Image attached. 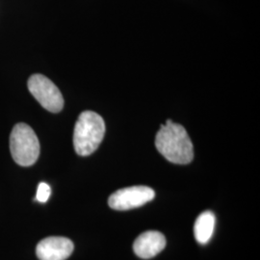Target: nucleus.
<instances>
[{"mask_svg": "<svg viewBox=\"0 0 260 260\" xmlns=\"http://www.w3.org/2000/svg\"><path fill=\"white\" fill-rule=\"evenodd\" d=\"M155 197L154 191L148 186H132L113 193L108 200L112 209L124 211L148 204Z\"/></svg>", "mask_w": 260, "mask_h": 260, "instance_id": "5", "label": "nucleus"}, {"mask_svg": "<svg viewBox=\"0 0 260 260\" xmlns=\"http://www.w3.org/2000/svg\"><path fill=\"white\" fill-rule=\"evenodd\" d=\"M166 247V238L159 232L149 231L141 234L133 244L134 252L143 259H150Z\"/></svg>", "mask_w": 260, "mask_h": 260, "instance_id": "7", "label": "nucleus"}, {"mask_svg": "<svg viewBox=\"0 0 260 260\" xmlns=\"http://www.w3.org/2000/svg\"><path fill=\"white\" fill-rule=\"evenodd\" d=\"M105 123L103 118L93 111H84L78 117L74 132V146L80 156L94 152L103 142Z\"/></svg>", "mask_w": 260, "mask_h": 260, "instance_id": "2", "label": "nucleus"}, {"mask_svg": "<svg viewBox=\"0 0 260 260\" xmlns=\"http://www.w3.org/2000/svg\"><path fill=\"white\" fill-rule=\"evenodd\" d=\"M75 249L74 243L66 237L51 236L39 242L36 253L40 260H66Z\"/></svg>", "mask_w": 260, "mask_h": 260, "instance_id": "6", "label": "nucleus"}, {"mask_svg": "<svg viewBox=\"0 0 260 260\" xmlns=\"http://www.w3.org/2000/svg\"><path fill=\"white\" fill-rule=\"evenodd\" d=\"M155 147L168 161L185 165L194 158V148L185 128L168 120L162 124L155 137Z\"/></svg>", "mask_w": 260, "mask_h": 260, "instance_id": "1", "label": "nucleus"}, {"mask_svg": "<svg viewBox=\"0 0 260 260\" xmlns=\"http://www.w3.org/2000/svg\"><path fill=\"white\" fill-rule=\"evenodd\" d=\"M51 194V189L50 186L48 185L46 182H41L38 186L37 195H36V200L39 203L45 204L47 203Z\"/></svg>", "mask_w": 260, "mask_h": 260, "instance_id": "9", "label": "nucleus"}, {"mask_svg": "<svg viewBox=\"0 0 260 260\" xmlns=\"http://www.w3.org/2000/svg\"><path fill=\"white\" fill-rule=\"evenodd\" d=\"M10 149L14 161L19 166L35 164L40 155V142L34 130L23 122L16 124L10 136Z\"/></svg>", "mask_w": 260, "mask_h": 260, "instance_id": "3", "label": "nucleus"}, {"mask_svg": "<svg viewBox=\"0 0 260 260\" xmlns=\"http://www.w3.org/2000/svg\"><path fill=\"white\" fill-rule=\"evenodd\" d=\"M215 215L210 211L201 214L196 220L194 234L197 241L205 245L211 239L215 228Z\"/></svg>", "mask_w": 260, "mask_h": 260, "instance_id": "8", "label": "nucleus"}, {"mask_svg": "<svg viewBox=\"0 0 260 260\" xmlns=\"http://www.w3.org/2000/svg\"><path fill=\"white\" fill-rule=\"evenodd\" d=\"M29 92L47 111L58 113L64 107V99L55 84L43 75H32L28 79Z\"/></svg>", "mask_w": 260, "mask_h": 260, "instance_id": "4", "label": "nucleus"}]
</instances>
